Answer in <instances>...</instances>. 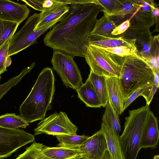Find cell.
<instances>
[{"label": "cell", "mask_w": 159, "mask_h": 159, "mask_svg": "<svg viewBox=\"0 0 159 159\" xmlns=\"http://www.w3.org/2000/svg\"><path fill=\"white\" fill-rule=\"evenodd\" d=\"M153 159H159V156L158 155H155L154 156Z\"/></svg>", "instance_id": "obj_39"}, {"label": "cell", "mask_w": 159, "mask_h": 159, "mask_svg": "<svg viewBox=\"0 0 159 159\" xmlns=\"http://www.w3.org/2000/svg\"><path fill=\"white\" fill-rule=\"evenodd\" d=\"M70 159H80L78 158H77V157H75V158H73Z\"/></svg>", "instance_id": "obj_40"}, {"label": "cell", "mask_w": 159, "mask_h": 159, "mask_svg": "<svg viewBox=\"0 0 159 159\" xmlns=\"http://www.w3.org/2000/svg\"><path fill=\"white\" fill-rule=\"evenodd\" d=\"M21 1L25 2L26 5L36 10L42 12L45 10L52 7L54 3L55 0H26Z\"/></svg>", "instance_id": "obj_33"}, {"label": "cell", "mask_w": 159, "mask_h": 159, "mask_svg": "<svg viewBox=\"0 0 159 159\" xmlns=\"http://www.w3.org/2000/svg\"><path fill=\"white\" fill-rule=\"evenodd\" d=\"M151 110L146 104L138 109L129 111L125 118L124 129L119 139L124 159H136L140 150L142 134Z\"/></svg>", "instance_id": "obj_4"}, {"label": "cell", "mask_w": 159, "mask_h": 159, "mask_svg": "<svg viewBox=\"0 0 159 159\" xmlns=\"http://www.w3.org/2000/svg\"><path fill=\"white\" fill-rule=\"evenodd\" d=\"M140 8L130 19L129 27L150 29L155 23V18L151 12L143 11Z\"/></svg>", "instance_id": "obj_23"}, {"label": "cell", "mask_w": 159, "mask_h": 159, "mask_svg": "<svg viewBox=\"0 0 159 159\" xmlns=\"http://www.w3.org/2000/svg\"><path fill=\"white\" fill-rule=\"evenodd\" d=\"M78 97L88 107L100 108L101 102L88 78L76 90Z\"/></svg>", "instance_id": "obj_19"}, {"label": "cell", "mask_w": 159, "mask_h": 159, "mask_svg": "<svg viewBox=\"0 0 159 159\" xmlns=\"http://www.w3.org/2000/svg\"><path fill=\"white\" fill-rule=\"evenodd\" d=\"M29 125V123L21 116L15 113H7L0 116V127L15 129L20 128H25Z\"/></svg>", "instance_id": "obj_26"}, {"label": "cell", "mask_w": 159, "mask_h": 159, "mask_svg": "<svg viewBox=\"0 0 159 159\" xmlns=\"http://www.w3.org/2000/svg\"><path fill=\"white\" fill-rule=\"evenodd\" d=\"M137 3L140 7V9L144 11L151 12V6L155 3L153 0H137Z\"/></svg>", "instance_id": "obj_37"}, {"label": "cell", "mask_w": 159, "mask_h": 159, "mask_svg": "<svg viewBox=\"0 0 159 159\" xmlns=\"http://www.w3.org/2000/svg\"><path fill=\"white\" fill-rule=\"evenodd\" d=\"M79 156V152L77 150L43 145L34 159H70Z\"/></svg>", "instance_id": "obj_14"}, {"label": "cell", "mask_w": 159, "mask_h": 159, "mask_svg": "<svg viewBox=\"0 0 159 159\" xmlns=\"http://www.w3.org/2000/svg\"><path fill=\"white\" fill-rule=\"evenodd\" d=\"M77 126L70 120L66 113H54L45 118L34 129V135L44 134L56 136L77 134Z\"/></svg>", "instance_id": "obj_8"}, {"label": "cell", "mask_w": 159, "mask_h": 159, "mask_svg": "<svg viewBox=\"0 0 159 159\" xmlns=\"http://www.w3.org/2000/svg\"><path fill=\"white\" fill-rule=\"evenodd\" d=\"M55 77L52 69L44 68L39 75L29 94L20 106V116L28 122L42 120L50 110L55 91Z\"/></svg>", "instance_id": "obj_2"}, {"label": "cell", "mask_w": 159, "mask_h": 159, "mask_svg": "<svg viewBox=\"0 0 159 159\" xmlns=\"http://www.w3.org/2000/svg\"><path fill=\"white\" fill-rule=\"evenodd\" d=\"M149 29L129 27L125 32L119 35L125 39H135L136 43H137L143 47L153 38Z\"/></svg>", "instance_id": "obj_22"}, {"label": "cell", "mask_w": 159, "mask_h": 159, "mask_svg": "<svg viewBox=\"0 0 159 159\" xmlns=\"http://www.w3.org/2000/svg\"><path fill=\"white\" fill-rule=\"evenodd\" d=\"M116 26L109 17L103 15L100 19L96 20L89 35L114 37L116 36L112 34L111 33Z\"/></svg>", "instance_id": "obj_21"}, {"label": "cell", "mask_w": 159, "mask_h": 159, "mask_svg": "<svg viewBox=\"0 0 159 159\" xmlns=\"http://www.w3.org/2000/svg\"><path fill=\"white\" fill-rule=\"evenodd\" d=\"M30 11L26 4L0 0V19L20 24L28 17Z\"/></svg>", "instance_id": "obj_11"}, {"label": "cell", "mask_w": 159, "mask_h": 159, "mask_svg": "<svg viewBox=\"0 0 159 159\" xmlns=\"http://www.w3.org/2000/svg\"><path fill=\"white\" fill-rule=\"evenodd\" d=\"M108 151L106 140L100 129L89 136L79 150L80 159H105Z\"/></svg>", "instance_id": "obj_10"}, {"label": "cell", "mask_w": 159, "mask_h": 159, "mask_svg": "<svg viewBox=\"0 0 159 159\" xmlns=\"http://www.w3.org/2000/svg\"><path fill=\"white\" fill-rule=\"evenodd\" d=\"M73 58L64 52L54 50L51 63L64 85L76 91L83 83L80 71Z\"/></svg>", "instance_id": "obj_7"}, {"label": "cell", "mask_w": 159, "mask_h": 159, "mask_svg": "<svg viewBox=\"0 0 159 159\" xmlns=\"http://www.w3.org/2000/svg\"><path fill=\"white\" fill-rule=\"evenodd\" d=\"M125 57L109 52L94 45L88 44L85 54L90 70L100 76L119 78Z\"/></svg>", "instance_id": "obj_5"}, {"label": "cell", "mask_w": 159, "mask_h": 159, "mask_svg": "<svg viewBox=\"0 0 159 159\" xmlns=\"http://www.w3.org/2000/svg\"><path fill=\"white\" fill-rule=\"evenodd\" d=\"M154 78L151 64L144 57L138 54L125 57L118 78L123 101L137 89L152 85Z\"/></svg>", "instance_id": "obj_3"}, {"label": "cell", "mask_w": 159, "mask_h": 159, "mask_svg": "<svg viewBox=\"0 0 159 159\" xmlns=\"http://www.w3.org/2000/svg\"><path fill=\"white\" fill-rule=\"evenodd\" d=\"M39 13H34L27 20L22 28L13 35L9 42L8 57L15 55L35 43L38 38L62 20L50 22L43 28L35 30Z\"/></svg>", "instance_id": "obj_6"}, {"label": "cell", "mask_w": 159, "mask_h": 159, "mask_svg": "<svg viewBox=\"0 0 159 159\" xmlns=\"http://www.w3.org/2000/svg\"><path fill=\"white\" fill-rule=\"evenodd\" d=\"M70 7L61 2L56 0L51 7L39 13V17L34 29L35 30L40 29L50 22L58 19H63L68 14Z\"/></svg>", "instance_id": "obj_12"}, {"label": "cell", "mask_w": 159, "mask_h": 159, "mask_svg": "<svg viewBox=\"0 0 159 159\" xmlns=\"http://www.w3.org/2000/svg\"><path fill=\"white\" fill-rule=\"evenodd\" d=\"M20 24L0 19V48L9 42Z\"/></svg>", "instance_id": "obj_27"}, {"label": "cell", "mask_w": 159, "mask_h": 159, "mask_svg": "<svg viewBox=\"0 0 159 159\" xmlns=\"http://www.w3.org/2000/svg\"><path fill=\"white\" fill-rule=\"evenodd\" d=\"M9 42L0 48V75L7 70V68L11 63L10 57H8Z\"/></svg>", "instance_id": "obj_32"}, {"label": "cell", "mask_w": 159, "mask_h": 159, "mask_svg": "<svg viewBox=\"0 0 159 159\" xmlns=\"http://www.w3.org/2000/svg\"><path fill=\"white\" fill-rule=\"evenodd\" d=\"M154 78L153 83L151 89L148 96L146 100V104L149 105L153 97L156 92L159 85V71H154Z\"/></svg>", "instance_id": "obj_35"}, {"label": "cell", "mask_w": 159, "mask_h": 159, "mask_svg": "<svg viewBox=\"0 0 159 159\" xmlns=\"http://www.w3.org/2000/svg\"><path fill=\"white\" fill-rule=\"evenodd\" d=\"M35 65V62H33L30 66L24 68L18 76L0 85V100L12 87L17 84L26 74L30 72Z\"/></svg>", "instance_id": "obj_28"}, {"label": "cell", "mask_w": 159, "mask_h": 159, "mask_svg": "<svg viewBox=\"0 0 159 159\" xmlns=\"http://www.w3.org/2000/svg\"><path fill=\"white\" fill-rule=\"evenodd\" d=\"M34 136L20 129L0 126V159L11 156L19 148L34 142Z\"/></svg>", "instance_id": "obj_9"}, {"label": "cell", "mask_w": 159, "mask_h": 159, "mask_svg": "<svg viewBox=\"0 0 159 159\" xmlns=\"http://www.w3.org/2000/svg\"><path fill=\"white\" fill-rule=\"evenodd\" d=\"M106 81L108 102L119 115L123 113V96L120 86L118 78L106 77Z\"/></svg>", "instance_id": "obj_15"}, {"label": "cell", "mask_w": 159, "mask_h": 159, "mask_svg": "<svg viewBox=\"0 0 159 159\" xmlns=\"http://www.w3.org/2000/svg\"><path fill=\"white\" fill-rule=\"evenodd\" d=\"M88 44L94 45L102 48H113L119 46L137 47L135 39H125L120 35L114 37L89 35Z\"/></svg>", "instance_id": "obj_16"}, {"label": "cell", "mask_w": 159, "mask_h": 159, "mask_svg": "<svg viewBox=\"0 0 159 159\" xmlns=\"http://www.w3.org/2000/svg\"><path fill=\"white\" fill-rule=\"evenodd\" d=\"M1 78V75H0V80Z\"/></svg>", "instance_id": "obj_41"}, {"label": "cell", "mask_w": 159, "mask_h": 159, "mask_svg": "<svg viewBox=\"0 0 159 159\" xmlns=\"http://www.w3.org/2000/svg\"><path fill=\"white\" fill-rule=\"evenodd\" d=\"M43 145L42 143L34 142L30 146L26 148L23 153L14 159H34Z\"/></svg>", "instance_id": "obj_34"}, {"label": "cell", "mask_w": 159, "mask_h": 159, "mask_svg": "<svg viewBox=\"0 0 159 159\" xmlns=\"http://www.w3.org/2000/svg\"><path fill=\"white\" fill-rule=\"evenodd\" d=\"M101 48L111 53L123 57L135 55L138 52L137 47L123 46L113 48Z\"/></svg>", "instance_id": "obj_31"}, {"label": "cell", "mask_w": 159, "mask_h": 159, "mask_svg": "<svg viewBox=\"0 0 159 159\" xmlns=\"http://www.w3.org/2000/svg\"><path fill=\"white\" fill-rule=\"evenodd\" d=\"M105 159H111L108 151L107 152Z\"/></svg>", "instance_id": "obj_38"}, {"label": "cell", "mask_w": 159, "mask_h": 159, "mask_svg": "<svg viewBox=\"0 0 159 159\" xmlns=\"http://www.w3.org/2000/svg\"><path fill=\"white\" fill-rule=\"evenodd\" d=\"M102 118V123L112 129L118 136L121 130L119 115L108 102Z\"/></svg>", "instance_id": "obj_25"}, {"label": "cell", "mask_w": 159, "mask_h": 159, "mask_svg": "<svg viewBox=\"0 0 159 159\" xmlns=\"http://www.w3.org/2000/svg\"><path fill=\"white\" fill-rule=\"evenodd\" d=\"M70 5L68 15L50 29L43 41L54 51L84 57L89 37L101 7L94 3Z\"/></svg>", "instance_id": "obj_1"}, {"label": "cell", "mask_w": 159, "mask_h": 159, "mask_svg": "<svg viewBox=\"0 0 159 159\" xmlns=\"http://www.w3.org/2000/svg\"><path fill=\"white\" fill-rule=\"evenodd\" d=\"M100 129L105 135L108 148V152L111 159H124L119 136L115 131L102 123Z\"/></svg>", "instance_id": "obj_18"}, {"label": "cell", "mask_w": 159, "mask_h": 159, "mask_svg": "<svg viewBox=\"0 0 159 159\" xmlns=\"http://www.w3.org/2000/svg\"><path fill=\"white\" fill-rule=\"evenodd\" d=\"M159 139L158 120L151 111L142 134L140 148H156Z\"/></svg>", "instance_id": "obj_13"}, {"label": "cell", "mask_w": 159, "mask_h": 159, "mask_svg": "<svg viewBox=\"0 0 159 159\" xmlns=\"http://www.w3.org/2000/svg\"><path fill=\"white\" fill-rule=\"evenodd\" d=\"M102 104L105 107L108 102L106 77L97 75L90 70L88 78Z\"/></svg>", "instance_id": "obj_20"}, {"label": "cell", "mask_w": 159, "mask_h": 159, "mask_svg": "<svg viewBox=\"0 0 159 159\" xmlns=\"http://www.w3.org/2000/svg\"><path fill=\"white\" fill-rule=\"evenodd\" d=\"M152 84L145 86L137 89L128 97L124 100L122 103L123 109L124 111L139 96H143L146 100L148 96Z\"/></svg>", "instance_id": "obj_29"}, {"label": "cell", "mask_w": 159, "mask_h": 159, "mask_svg": "<svg viewBox=\"0 0 159 159\" xmlns=\"http://www.w3.org/2000/svg\"><path fill=\"white\" fill-rule=\"evenodd\" d=\"M130 19L127 20L117 26L112 31L111 34L117 36L125 32L129 27Z\"/></svg>", "instance_id": "obj_36"}, {"label": "cell", "mask_w": 159, "mask_h": 159, "mask_svg": "<svg viewBox=\"0 0 159 159\" xmlns=\"http://www.w3.org/2000/svg\"><path fill=\"white\" fill-rule=\"evenodd\" d=\"M59 143L57 147L79 151L80 147L87 139L89 136L83 134L61 135L56 136Z\"/></svg>", "instance_id": "obj_24"}, {"label": "cell", "mask_w": 159, "mask_h": 159, "mask_svg": "<svg viewBox=\"0 0 159 159\" xmlns=\"http://www.w3.org/2000/svg\"><path fill=\"white\" fill-rule=\"evenodd\" d=\"M120 0H94V3L99 5L104 15L110 17L119 7Z\"/></svg>", "instance_id": "obj_30"}, {"label": "cell", "mask_w": 159, "mask_h": 159, "mask_svg": "<svg viewBox=\"0 0 159 159\" xmlns=\"http://www.w3.org/2000/svg\"><path fill=\"white\" fill-rule=\"evenodd\" d=\"M139 7L137 0H120L119 7L109 17L117 26L130 19Z\"/></svg>", "instance_id": "obj_17"}]
</instances>
